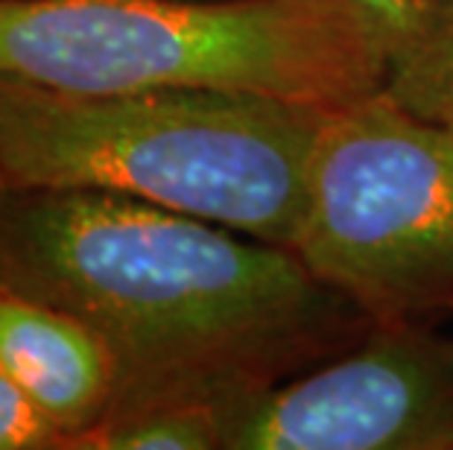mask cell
I'll list each match as a JSON object with an SVG mask.
<instances>
[{
  "label": "cell",
  "instance_id": "277c9868",
  "mask_svg": "<svg viewBox=\"0 0 453 450\" xmlns=\"http://www.w3.org/2000/svg\"><path fill=\"white\" fill-rule=\"evenodd\" d=\"M293 252L374 324L453 304V132L383 88L327 111Z\"/></svg>",
  "mask_w": 453,
  "mask_h": 450
},
{
  "label": "cell",
  "instance_id": "52a82bcc",
  "mask_svg": "<svg viewBox=\"0 0 453 450\" xmlns=\"http://www.w3.org/2000/svg\"><path fill=\"white\" fill-rule=\"evenodd\" d=\"M383 91L416 118L453 132V0H418L416 24L387 62Z\"/></svg>",
  "mask_w": 453,
  "mask_h": 450
},
{
  "label": "cell",
  "instance_id": "3957f363",
  "mask_svg": "<svg viewBox=\"0 0 453 450\" xmlns=\"http://www.w3.org/2000/svg\"><path fill=\"white\" fill-rule=\"evenodd\" d=\"M0 80L62 94L214 88L336 105L387 56L334 0H0Z\"/></svg>",
  "mask_w": 453,
  "mask_h": 450
},
{
  "label": "cell",
  "instance_id": "ba28073f",
  "mask_svg": "<svg viewBox=\"0 0 453 450\" xmlns=\"http://www.w3.org/2000/svg\"><path fill=\"white\" fill-rule=\"evenodd\" d=\"M71 450H223V418L205 400L143 407L103 418Z\"/></svg>",
  "mask_w": 453,
  "mask_h": 450
},
{
  "label": "cell",
  "instance_id": "8fae6325",
  "mask_svg": "<svg viewBox=\"0 0 453 450\" xmlns=\"http://www.w3.org/2000/svg\"><path fill=\"white\" fill-rule=\"evenodd\" d=\"M0 187H6V173H4V156H0Z\"/></svg>",
  "mask_w": 453,
  "mask_h": 450
},
{
  "label": "cell",
  "instance_id": "7a4b0ae2",
  "mask_svg": "<svg viewBox=\"0 0 453 450\" xmlns=\"http://www.w3.org/2000/svg\"><path fill=\"white\" fill-rule=\"evenodd\" d=\"M327 111L214 88L62 94L0 80V156L12 187L111 190L293 248Z\"/></svg>",
  "mask_w": 453,
  "mask_h": 450
},
{
  "label": "cell",
  "instance_id": "5b68a950",
  "mask_svg": "<svg viewBox=\"0 0 453 450\" xmlns=\"http://www.w3.org/2000/svg\"><path fill=\"white\" fill-rule=\"evenodd\" d=\"M217 407L223 450H453V339L378 322L336 357Z\"/></svg>",
  "mask_w": 453,
  "mask_h": 450
},
{
  "label": "cell",
  "instance_id": "6da1fadb",
  "mask_svg": "<svg viewBox=\"0 0 453 450\" xmlns=\"http://www.w3.org/2000/svg\"><path fill=\"white\" fill-rule=\"evenodd\" d=\"M0 284L109 346V416L275 386L374 324L293 248L88 187H0Z\"/></svg>",
  "mask_w": 453,
  "mask_h": 450
},
{
  "label": "cell",
  "instance_id": "30bf717a",
  "mask_svg": "<svg viewBox=\"0 0 453 450\" xmlns=\"http://www.w3.org/2000/svg\"><path fill=\"white\" fill-rule=\"evenodd\" d=\"M345 6L372 33L374 42L380 44L383 56H389L403 44L410 35L412 24L418 15V0H334Z\"/></svg>",
  "mask_w": 453,
  "mask_h": 450
},
{
  "label": "cell",
  "instance_id": "8992f818",
  "mask_svg": "<svg viewBox=\"0 0 453 450\" xmlns=\"http://www.w3.org/2000/svg\"><path fill=\"white\" fill-rule=\"evenodd\" d=\"M0 369L59 430L62 447L109 416L118 366L109 346L67 310L0 284Z\"/></svg>",
  "mask_w": 453,
  "mask_h": 450
},
{
  "label": "cell",
  "instance_id": "9c48e42d",
  "mask_svg": "<svg viewBox=\"0 0 453 450\" xmlns=\"http://www.w3.org/2000/svg\"><path fill=\"white\" fill-rule=\"evenodd\" d=\"M62 436L0 369V450H59Z\"/></svg>",
  "mask_w": 453,
  "mask_h": 450
}]
</instances>
